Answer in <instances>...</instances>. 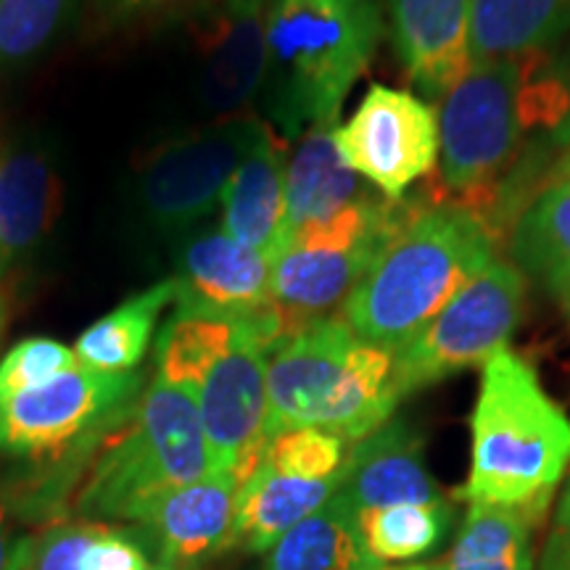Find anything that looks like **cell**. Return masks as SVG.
<instances>
[{
  "label": "cell",
  "mask_w": 570,
  "mask_h": 570,
  "mask_svg": "<svg viewBox=\"0 0 570 570\" xmlns=\"http://www.w3.org/2000/svg\"><path fill=\"white\" fill-rule=\"evenodd\" d=\"M497 259V230L462 204L420 196L344 304V323L396 354Z\"/></svg>",
  "instance_id": "1"
},
{
  "label": "cell",
  "mask_w": 570,
  "mask_h": 570,
  "mask_svg": "<svg viewBox=\"0 0 570 570\" xmlns=\"http://www.w3.org/2000/svg\"><path fill=\"white\" fill-rule=\"evenodd\" d=\"M470 433V475L458 497L512 508L531 525L544 520L570 465V417L510 348L483 365Z\"/></svg>",
  "instance_id": "2"
},
{
  "label": "cell",
  "mask_w": 570,
  "mask_h": 570,
  "mask_svg": "<svg viewBox=\"0 0 570 570\" xmlns=\"http://www.w3.org/2000/svg\"><path fill=\"white\" fill-rule=\"evenodd\" d=\"M383 27L377 0H269L265 122L288 140L317 125L336 127Z\"/></svg>",
  "instance_id": "3"
},
{
  "label": "cell",
  "mask_w": 570,
  "mask_h": 570,
  "mask_svg": "<svg viewBox=\"0 0 570 570\" xmlns=\"http://www.w3.org/2000/svg\"><path fill=\"white\" fill-rule=\"evenodd\" d=\"M209 473L196 394L154 377L146 394L119 412V423L104 425L71 508L88 520L142 525L161 497Z\"/></svg>",
  "instance_id": "4"
},
{
  "label": "cell",
  "mask_w": 570,
  "mask_h": 570,
  "mask_svg": "<svg viewBox=\"0 0 570 570\" xmlns=\"http://www.w3.org/2000/svg\"><path fill=\"white\" fill-rule=\"evenodd\" d=\"M399 404L394 354L325 317L269 352L267 441L294 428H320L356 444L391 420Z\"/></svg>",
  "instance_id": "5"
},
{
  "label": "cell",
  "mask_w": 570,
  "mask_h": 570,
  "mask_svg": "<svg viewBox=\"0 0 570 570\" xmlns=\"http://www.w3.org/2000/svg\"><path fill=\"white\" fill-rule=\"evenodd\" d=\"M417 204L420 194L402 202L370 194L285 240L273 259V309L285 338L317 320L333 317V309L346 304Z\"/></svg>",
  "instance_id": "6"
},
{
  "label": "cell",
  "mask_w": 570,
  "mask_h": 570,
  "mask_svg": "<svg viewBox=\"0 0 570 570\" xmlns=\"http://www.w3.org/2000/svg\"><path fill=\"white\" fill-rule=\"evenodd\" d=\"M525 132L523 61L473 63L446 90L439 114L441 180L462 206L494 202Z\"/></svg>",
  "instance_id": "7"
},
{
  "label": "cell",
  "mask_w": 570,
  "mask_h": 570,
  "mask_svg": "<svg viewBox=\"0 0 570 570\" xmlns=\"http://www.w3.org/2000/svg\"><path fill=\"white\" fill-rule=\"evenodd\" d=\"M525 275L497 259L394 354L399 402L468 367H483L515 336L525 309Z\"/></svg>",
  "instance_id": "8"
},
{
  "label": "cell",
  "mask_w": 570,
  "mask_h": 570,
  "mask_svg": "<svg viewBox=\"0 0 570 570\" xmlns=\"http://www.w3.org/2000/svg\"><path fill=\"white\" fill-rule=\"evenodd\" d=\"M269 125L238 114L156 146L135 180L146 223L161 235L185 233L217 209L240 161L259 146Z\"/></svg>",
  "instance_id": "9"
},
{
  "label": "cell",
  "mask_w": 570,
  "mask_h": 570,
  "mask_svg": "<svg viewBox=\"0 0 570 570\" xmlns=\"http://www.w3.org/2000/svg\"><path fill=\"white\" fill-rule=\"evenodd\" d=\"M285 338L269 306L252 317L230 352L206 370L196 402L209 444L212 473H227L238 487L252 479L267 449V362Z\"/></svg>",
  "instance_id": "10"
},
{
  "label": "cell",
  "mask_w": 570,
  "mask_h": 570,
  "mask_svg": "<svg viewBox=\"0 0 570 570\" xmlns=\"http://www.w3.org/2000/svg\"><path fill=\"white\" fill-rule=\"evenodd\" d=\"M341 159L377 194L402 202L439 161V117L410 90L373 85L352 117L336 125Z\"/></svg>",
  "instance_id": "11"
},
{
  "label": "cell",
  "mask_w": 570,
  "mask_h": 570,
  "mask_svg": "<svg viewBox=\"0 0 570 570\" xmlns=\"http://www.w3.org/2000/svg\"><path fill=\"white\" fill-rule=\"evenodd\" d=\"M138 373L111 375L77 365L38 389L0 399V452L48 458L101 428L130 402Z\"/></svg>",
  "instance_id": "12"
},
{
  "label": "cell",
  "mask_w": 570,
  "mask_h": 570,
  "mask_svg": "<svg viewBox=\"0 0 570 570\" xmlns=\"http://www.w3.org/2000/svg\"><path fill=\"white\" fill-rule=\"evenodd\" d=\"M269 0H212L194 19L198 96L219 117H238L267 75Z\"/></svg>",
  "instance_id": "13"
},
{
  "label": "cell",
  "mask_w": 570,
  "mask_h": 570,
  "mask_svg": "<svg viewBox=\"0 0 570 570\" xmlns=\"http://www.w3.org/2000/svg\"><path fill=\"white\" fill-rule=\"evenodd\" d=\"M175 306L223 317H254L273 306V262L225 230H204L177 259Z\"/></svg>",
  "instance_id": "14"
},
{
  "label": "cell",
  "mask_w": 570,
  "mask_h": 570,
  "mask_svg": "<svg viewBox=\"0 0 570 570\" xmlns=\"http://www.w3.org/2000/svg\"><path fill=\"white\" fill-rule=\"evenodd\" d=\"M336 494L352 512L396 504H444L425 465L423 436L407 420H386L377 431L348 449Z\"/></svg>",
  "instance_id": "15"
},
{
  "label": "cell",
  "mask_w": 570,
  "mask_h": 570,
  "mask_svg": "<svg viewBox=\"0 0 570 570\" xmlns=\"http://www.w3.org/2000/svg\"><path fill=\"white\" fill-rule=\"evenodd\" d=\"M63 177L38 140H17L0 151V277L40 252L59 225Z\"/></svg>",
  "instance_id": "16"
},
{
  "label": "cell",
  "mask_w": 570,
  "mask_h": 570,
  "mask_svg": "<svg viewBox=\"0 0 570 570\" xmlns=\"http://www.w3.org/2000/svg\"><path fill=\"white\" fill-rule=\"evenodd\" d=\"M475 0H386L391 46L425 98H444L470 69Z\"/></svg>",
  "instance_id": "17"
},
{
  "label": "cell",
  "mask_w": 570,
  "mask_h": 570,
  "mask_svg": "<svg viewBox=\"0 0 570 570\" xmlns=\"http://www.w3.org/2000/svg\"><path fill=\"white\" fill-rule=\"evenodd\" d=\"M238 489L233 475L209 473L161 497L142 520L154 533L159 560L196 570L202 562L233 550Z\"/></svg>",
  "instance_id": "18"
},
{
  "label": "cell",
  "mask_w": 570,
  "mask_h": 570,
  "mask_svg": "<svg viewBox=\"0 0 570 570\" xmlns=\"http://www.w3.org/2000/svg\"><path fill=\"white\" fill-rule=\"evenodd\" d=\"M285 167L288 148L269 127L259 146L235 169L219 202V230L262 252L269 262L285 244Z\"/></svg>",
  "instance_id": "19"
},
{
  "label": "cell",
  "mask_w": 570,
  "mask_h": 570,
  "mask_svg": "<svg viewBox=\"0 0 570 570\" xmlns=\"http://www.w3.org/2000/svg\"><path fill=\"white\" fill-rule=\"evenodd\" d=\"M336 127L317 125L298 135L285 167V240L306 225L331 219L346 206L373 194L341 159ZM285 246V244H283Z\"/></svg>",
  "instance_id": "20"
},
{
  "label": "cell",
  "mask_w": 570,
  "mask_h": 570,
  "mask_svg": "<svg viewBox=\"0 0 570 570\" xmlns=\"http://www.w3.org/2000/svg\"><path fill=\"white\" fill-rule=\"evenodd\" d=\"M570 35V0H475L470 67L552 56Z\"/></svg>",
  "instance_id": "21"
},
{
  "label": "cell",
  "mask_w": 570,
  "mask_h": 570,
  "mask_svg": "<svg viewBox=\"0 0 570 570\" xmlns=\"http://www.w3.org/2000/svg\"><path fill=\"white\" fill-rule=\"evenodd\" d=\"M338 487L341 475L331 481H304L275 473L262 462L238 489L233 547L252 554L269 552L294 525L323 508Z\"/></svg>",
  "instance_id": "22"
},
{
  "label": "cell",
  "mask_w": 570,
  "mask_h": 570,
  "mask_svg": "<svg viewBox=\"0 0 570 570\" xmlns=\"http://www.w3.org/2000/svg\"><path fill=\"white\" fill-rule=\"evenodd\" d=\"M175 277L148 285L146 291L125 298L109 315L85 327L75 341V356L82 367L96 373H135L146 356L159 325L161 312L175 302Z\"/></svg>",
  "instance_id": "23"
},
{
  "label": "cell",
  "mask_w": 570,
  "mask_h": 570,
  "mask_svg": "<svg viewBox=\"0 0 570 570\" xmlns=\"http://www.w3.org/2000/svg\"><path fill=\"white\" fill-rule=\"evenodd\" d=\"M267 570H370L377 562L362 544L352 508L333 494L267 552Z\"/></svg>",
  "instance_id": "24"
},
{
  "label": "cell",
  "mask_w": 570,
  "mask_h": 570,
  "mask_svg": "<svg viewBox=\"0 0 570 570\" xmlns=\"http://www.w3.org/2000/svg\"><path fill=\"white\" fill-rule=\"evenodd\" d=\"M252 317H223L175 309L156 338V377L169 386L196 391L219 356L244 336Z\"/></svg>",
  "instance_id": "25"
},
{
  "label": "cell",
  "mask_w": 570,
  "mask_h": 570,
  "mask_svg": "<svg viewBox=\"0 0 570 570\" xmlns=\"http://www.w3.org/2000/svg\"><path fill=\"white\" fill-rule=\"evenodd\" d=\"M512 265L520 273L552 283L570 275V180L544 185L518 212L510 233Z\"/></svg>",
  "instance_id": "26"
},
{
  "label": "cell",
  "mask_w": 570,
  "mask_h": 570,
  "mask_svg": "<svg viewBox=\"0 0 570 570\" xmlns=\"http://www.w3.org/2000/svg\"><path fill=\"white\" fill-rule=\"evenodd\" d=\"M444 570H533L531 520L499 504H470Z\"/></svg>",
  "instance_id": "27"
},
{
  "label": "cell",
  "mask_w": 570,
  "mask_h": 570,
  "mask_svg": "<svg viewBox=\"0 0 570 570\" xmlns=\"http://www.w3.org/2000/svg\"><path fill=\"white\" fill-rule=\"evenodd\" d=\"M452 504H396L356 512L362 544L377 566L423 558L446 537Z\"/></svg>",
  "instance_id": "28"
},
{
  "label": "cell",
  "mask_w": 570,
  "mask_h": 570,
  "mask_svg": "<svg viewBox=\"0 0 570 570\" xmlns=\"http://www.w3.org/2000/svg\"><path fill=\"white\" fill-rule=\"evenodd\" d=\"M77 0H0V67L46 51L67 24Z\"/></svg>",
  "instance_id": "29"
},
{
  "label": "cell",
  "mask_w": 570,
  "mask_h": 570,
  "mask_svg": "<svg viewBox=\"0 0 570 570\" xmlns=\"http://www.w3.org/2000/svg\"><path fill=\"white\" fill-rule=\"evenodd\" d=\"M346 439L320 428H294L283 431L267 441L265 465L275 473L294 475L304 481H331L338 479L348 458Z\"/></svg>",
  "instance_id": "30"
},
{
  "label": "cell",
  "mask_w": 570,
  "mask_h": 570,
  "mask_svg": "<svg viewBox=\"0 0 570 570\" xmlns=\"http://www.w3.org/2000/svg\"><path fill=\"white\" fill-rule=\"evenodd\" d=\"M77 365L80 362H77L75 348L61 344V341L46 336L19 341L0 360V399L38 389Z\"/></svg>",
  "instance_id": "31"
},
{
  "label": "cell",
  "mask_w": 570,
  "mask_h": 570,
  "mask_svg": "<svg viewBox=\"0 0 570 570\" xmlns=\"http://www.w3.org/2000/svg\"><path fill=\"white\" fill-rule=\"evenodd\" d=\"M104 520L67 518L46 525L38 537H30L24 570H80L82 554L101 533Z\"/></svg>",
  "instance_id": "32"
},
{
  "label": "cell",
  "mask_w": 570,
  "mask_h": 570,
  "mask_svg": "<svg viewBox=\"0 0 570 570\" xmlns=\"http://www.w3.org/2000/svg\"><path fill=\"white\" fill-rule=\"evenodd\" d=\"M146 550L140 539L130 531L106 525V529L92 539V544L85 550L80 570H151Z\"/></svg>",
  "instance_id": "33"
},
{
  "label": "cell",
  "mask_w": 570,
  "mask_h": 570,
  "mask_svg": "<svg viewBox=\"0 0 570 570\" xmlns=\"http://www.w3.org/2000/svg\"><path fill=\"white\" fill-rule=\"evenodd\" d=\"M212 0H101V9L111 21H142L154 17H173V13L198 11Z\"/></svg>",
  "instance_id": "34"
},
{
  "label": "cell",
  "mask_w": 570,
  "mask_h": 570,
  "mask_svg": "<svg viewBox=\"0 0 570 570\" xmlns=\"http://www.w3.org/2000/svg\"><path fill=\"white\" fill-rule=\"evenodd\" d=\"M539 570H570V479L552 520V533L547 539Z\"/></svg>",
  "instance_id": "35"
},
{
  "label": "cell",
  "mask_w": 570,
  "mask_h": 570,
  "mask_svg": "<svg viewBox=\"0 0 570 570\" xmlns=\"http://www.w3.org/2000/svg\"><path fill=\"white\" fill-rule=\"evenodd\" d=\"M30 537H13L3 504H0V570H24Z\"/></svg>",
  "instance_id": "36"
},
{
  "label": "cell",
  "mask_w": 570,
  "mask_h": 570,
  "mask_svg": "<svg viewBox=\"0 0 570 570\" xmlns=\"http://www.w3.org/2000/svg\"><path fill=\"white\" fill-rule=\"evenodd\" d=\"M547 291H550V294L558 298L562 315H566L568 323H570V275L568 277H558V281L547 283Z\"/></svg>",
  "instance_id": "37"
},
{
  "label": "cell",
  "mask_w": 570,
  "mask_h": 570,
  "mask_svg": "<svg viewBox=\"0 0 570 570\" xmlns=\"http://www.w3.org/2000/svg\"><path fill=\"white\" fill-rule=\"evenodd\" d=\"M370 570H444L441 562H412V566H375Z\"/></svg>",
  "instance_id": "38"
},
{
  "label": "cell",
  "mask_w": 570,
  "mask_h": 570,
  "mask_svg": "<svg viewBox=\"0 0 570 570\" xmlns=\"http://www.w3.org/2000/svg\"><path fill=\"white\" fill-rule=\"evenodd\" d=\"M9 315H11V302L6 296V291H0V341H3L6 327H9Z\"/></svg>",
  "instance_id": "39"
},
{
  "label": "cell",
  "mask_w": 570,
  "mask_h": 570,
  "mask_svg": "<svg viewBox=\"0 0 570 570\" xmlns=\"http://www.w3.org/2000/svg\"><path fill=\"white\" fill-rule=\"evenodd\" d=\"M558 177H566V180H570V142H568L566 156H562L558 164Z\"/></svg>",
  "instance_id": "40"
},
{
  "label": "cell",
  "mask_w": 570,
  "mask_h": 570,
  "mask_svg": "<svg viewBox=\"0 0 570 570\" xmlns=\"http://www.w3.org/2000/svg\"><path fill=\"white\" fill-rule=\"evenodd\" d=\"M151 570H194V568H183V566H175V562H164V560H159Z\"/></svg>",
  "instance_id": "41"
}]
</instances>
